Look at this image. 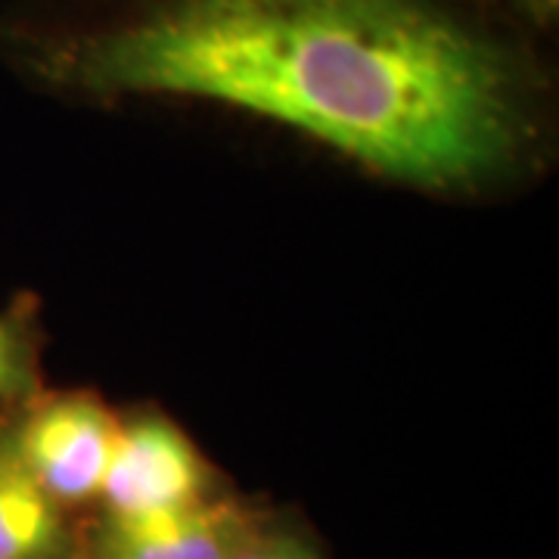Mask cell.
<instances>
[{
    "label": "cell",
    "instance_id": "1",
    "mask_svg": "<svg viewBox=\"0 0 559 559\" xmlns=\"http://www.w3.org/2000/svg\"><path fill=\"white\" fill-rule=\"evenodd\" d=\"M32 60L97 97L237 106L423 187L488 175L520 128L516 50L451 0H94Z\"/></svg>",
    "mask_w": 559,
    "mask_h": 559
},
{
    "label": "cell",
    "instance_id": "2",
    "mask_svg": "<svg viewBox=\"0 0 559 559\" xmlns=\"http://www.w3.org/2000/svg\"><path fill=\"white\" fill-rule=\"evenodd\" d=\"M119 423L100 401L69 395L47 401L13 439L22 463L57 503L100 495Z\"/></svg>",
    "mask_w": 559,
    "mask_h": 559
},
{
    "label": "cell",
    "instance_id": "3",
    "mask_svg": "<svg viewBox=\"0 0 559 559\" xmlns=\"http://www.w3.org/2000/svg\"><path fill=\"white\" fill-rule=\"evenodd\" d=\"M100 495L109 513L187 507L205 498V466L178 426L140 417L116 429Z\"/></svg>",
    "mask_w": 559,
    "mask_h": 559
},
{
    "label": "cell",
    "instance_id": "4",
    "mask_svg": "<svg viewBox=\"0 0 559 559\" xmlns=\"http://www.w3.org/2000/svg\"><path fill=\"white\" fill-rule=\"evenodd\" d=\"M249 538L242 510L202 498L171 510L109 513L94 540V559H234Z\"/></svg>",
    "mask_w": 559,
    "mask_h": 559
},
{
    "label": "cell",
    "instance_id": "5",
    "mask_svg": "<svg viewBox=\"0 0 559 559\" xmlns=\"http://www.w3.org/2000/svg\"><path fill=\"white\" fill-rule=\"evenodd\" d=\"M60 503L22 463L13 439H0V559H62Z\"/></svg>",
    "mask_w": 559,
    "mask_h": 559
},
{
    "label": "cell",
    "instance_id": "6",
    "mask_svg": "<svg viewBox=\"0 0 559 559\" xmlns=\"http://www.w3.org/2000/svg\"><path fill=\"white\" fill-rule=\"evenodd\" d=\"M234 559H318L311 547L289 535H252Z\"/></svg>",
    "mask_w": 559,
    "mask_h": 559
},
{
    "label": "cell",
    "instance_id": "7",
    "mask_svg": "<svg viewBox=\"0 0 559 559\" xmlns=\"http://www.w3.org/2000/svg\"><path fill=\"white\" fill-rule=\"evenodd\" d=\"M22 382V358L20 342L7 330V323H0V392H13Z\"/></svg>",
    "mask_w": 559,
    "mask_h": 559
}]
</instances>
